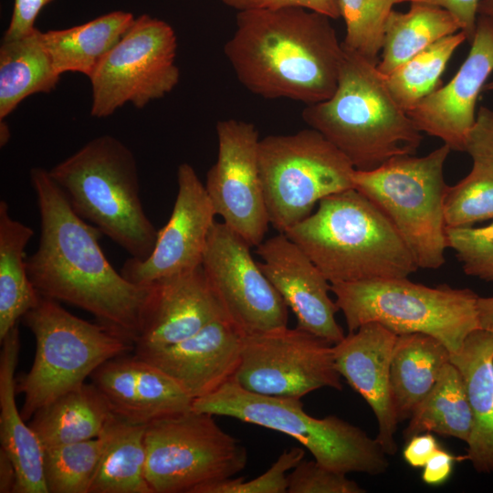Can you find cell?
Returning <instances> with one entry per match:
<instances>
[{
	"instance_id": "39",
	"label": "cell",
	"mask_w": 493,
	"mask_h": 493,
	"mask_svg": "<svg viewBox=\"0 0 493 493\" xmlns=\"http://www.w3.org/2000/svg\"><path fill=\"white\" fill-rule=\"evenodd\" d=\"M288 493H363L346 474L325 467L315 459L304 458L288 475Z\"/></svg>"
},
{
	"instance_id": "31",
	"label": "cell",
	"mask_w": 493,
	"mask_h": 493,
	"mask_svg": "<svg viewBox=\"0 0 493 493\" xmlns=\"http://www.w3.org/2000/svg\"><path fill=\"white\" fill-rule=\"evenodd\" d=\"M458 31L457 20L440 6L410 2L407 12L393 9L384 25L377 68L386 76L427 47Z\"/></svg>"
},
{
	"instance_id": "49",
	"label": "cell",
	"mask_w": 493,
	"mask_h": 493,
	"mask_svg": "<svg viewBox=\"0 0 493 493\" xmlns=\"http://www.w3.org/2000/svg\"><path fill=\"white\" fill-rule=\"evenodd\" d=\"M10 131L4 121H0V144L5 146L10 139Z\"/></svg>"
},
{
	"instance_id": "20",
	"label": "cell",
	"mask_w": 493,
	"mask_h": 493,
	"mask_svg": "<svg viewBox=\"0 0 493 493\" xmlns=\"http://www.w3.org/2000/svg\"><path fill=\"white\" fill-rule=\"evenodd\" d=\"M222 317L202 266L163 278L151 284L134 351L173 345Z\"/></svg>"
},
{
	"instance_id": "40",
	"label": "cell",
	"mask_w": 493,
	"mask_h": 493,
	"mask_svg": "<svg viewBox=\"0 0 493 493\" xmlns=\"http://www.w3.org/2000/svg\"><path fill=\"white\" fill-rule=\"evenodd\" d=\"M473 162L493 166V110L481 106L476 121L467 133L465 150Z\"/></svg>"
},
{
	"instance_id": "16",
	"label": "cell",
	"mask_w": 493,
	"mask_h": 493,
	"mask_svg": "<svg viewBox=\"0 0 493 493\" xmlns=\"http://www.w3.org/2000/svg\"><path fill=\"white\" fill-rule=\"evenodd\" d=\"M177 194L166 225L158 230L151 255L143 259L130 257L121 275L130 282L148 286L202 265L215 212L205 184L187 163L177 168Z\"/></svg>"
},
{
	"instance_id": "47",
	"label": "cell",
	"mask_w": 493,
	"mask_h": 493,
	"mask_svg": "<svg viewBox=\"0 0 493 493\" xmlns=\"http://www.w3.org/2000/svg\"><path fill=\"white\" fill-rule=\"evenodd\" d=\"M477 309L478 328L493 334V297H478Z\"/></svg>"
},
{
	"instance_id": "29",
	"label": "cell",
	"mask_w": 493,
	"mask_h": 493,
	"mask_svg": "<svg viewBox=\"0 0 493 493\" xmlns=\"http://www.w3.org/2000/svg\"><path fill=\"white\" fill-rule=\"evenodd\" d=\"M58 73L45 47L42 32L16 39H2L0 46V121H4L27 97L56 89Z\"/></svg>"
},
{
	"instance_id": "41",
	"label": "cell",
	"mask_w": 493,
	"mask_h": 493,
	"mask_svg": "<svg viewBox=\"0 0 493 493\" xmlns=\"http://www.w3.org/2000/svg\"><path fill=\"white\" fill-rule=\"evenodd\" d=\"M222 2L237 12L300 7L320 13L331 19L341 17L340 0H222Z\"/></svg>"
},
{
	"instance_id": "17",
	"label": "cell",
	"mask_w": 493,
	"mask_h": 493,
	"mask_svg": "<svg viewBox=\"0 0 493 493\" xmlns=\"http://www.w3.org/2000/svg\"><path fill=\"white\" fill-rule=\"evenodd\" d=\"M470 51L462 66L441 86L407 111L418 130L464 152L476 121L477 97L493 71V18L477 16Z\"/></svg>"
},
{
	"instance_id": "26",
	"label": "cell",
	"mask_w": 493,
	"mask_h": 493,
	"mask_svg": "<svg viewBox=\"0 0 493 493\" xmlns=\"http://www.w3.org/2000/svg\"><path fill=\"white\" fill-rule=\"evenodd\" d=\"M94 383H83L39 408L29 420L44 449L97 438L112 415Z\"/></svg>"
},
{
	"instance_id": "12",
	"label": "cell",
	"mask_w": 493,
	"mask_h": 493,
	"mask_svg": "<svg viewBox=\"0 0 493 493\" xmlns=\"http://www.w3.org/2000/svg\"><path fill=\"white\" fill-rule=\"evenodd\" d=\"M177 38L165 21L142 15L89 77L90 115L106 118L126 103L142 109L178 84Z\"/></svg>"
},
{
	"instance_id": "5",
	"label": "cell",
	"mask_w": 493,
	"mask_h": 493,
	"mask_svg": "<svg viewBox=\"0 0 493 493\" xmlns=\"http://www.w3.org/2000/svg\"><path fill=\"white\" fill-rule=\"evenodd\" d=\"M73 210L131 257L147 258L158 230L144 212L131 151L119 139L98 136L48 171Z\"/></svg>"
},
{
	"instance_id": "27",
	"label": "cell",
	"mask_w": 493,
	"mask_h": 493,
	"mask_svg": "<svg viewBox=\"0 0 493 493\" xmlns=\"http://www.w3.org/2000/svg\"><path fill=\"white\" fill-rule=\"evenodd\" d=\"M134 19L130 12L111 11L79 26L42 32V38L58 74L78 72L89 78Z\"/></svg>"
},
{
	"instance_id": "50",
	"label": "cell",
	"mask_w": 493,
	"mask_h": 493,
	"mask_svg": "<svg viewBox=\"0 0 493 493\" xmlns=\"http://www.w3.org/2000/svg\"><path fill=\"white\" fill-rule=\"evenodd\" d=\"M493 90V80L487 82L483 87V91H492Z\"/></svg>"
},
{
	"instance_id": "33",
	"label": "cell",
	"mask_w": 493,
	"mask_h": 493,
	"mask_svg": "<svg viewBox=\"0 0 493 493\" xmlns=\"http://www.w3.org/2000/svg\"><path fill=\"white\" fill-rule=\"evenodd\" d=\"M467 41L463 31L441 38L384 76L393 98L405 112L439 89L441 76L456 49Z\"/></svg>"
},
{
	"instance_id": "23",
	"label": "cell",
	"mask_w": 493,
	"mask_h": 493,
	"mask_svg": "<svg viewBox=\"0 0 493 493\" xmlns=\"http://www.w3.org/2000/svg\"><path fill=\"white\" fill-rule=\"evenodd\" d=\"M0 441L16 471L14 493H48L43 470L44 447L16 404L15 371L20 349L18 325L1 341Z\"/></svg>"
},
{
	"instance_id": "9",
	"label": "cell",
	"mask_w": 493,
	"mask_h": 493,
	"mask_svg": "<svg viewBox=\"0 0 493 493\" xmlns=\"http://www.w3.org/2000/svg\"><path fill=\"white\" fill-rule=\"evenodd\" d=\"M451 151L444 143L425 156H396L353 173L354 188L390 220L418 268L437 269L446 262L444 166Z\"/></svg>"
},
{
	"instance_id": "28",
	"label": "cell",
	"mask_w": 493,
	"mask_h": 493,
	"mask_svg": "<svg viewBox=\"0 0 493 493\" xmlns=\"http://www.w3.org/2000/svg\"><path fill=\"white\" fill-rule=\"evenodd\" d=\"M145 425L112 414L100 438L102 447L89 493H152L145 478Z\"/></svg>"
},
{
	"instance_id": "10",
	"label": "cell",
	"mask_w": 493,
	"mask_h": 493,
	"mask_svg": "<svg viewBox=\"0 0 493 493\" xmlns=\"http://www.w3.org/2000/svg\"><path fill=\"white\" fill-rule=\"evenodd\" d=\"M258 164L269 224L278 233L308 217L322 198L354 188L355 168L312 128L260 139Z\"/></svg>"
},
{
	"instance_id": "1",
	"label": "cell",
	"mask_w": 493,
	"mask_h": 493,
	"mask_svg": "<svg viewBox=\"0 0 493 493\" xmlns=\"http://www.w3.org/2000/svg\"><path fill=\"white\" fill-rule=\"evenodd\" d=\"M30 183L40 216L37 248L26 259L31 283L42 297L91 313L134 345L151 285L133 284L114 269L99 244L102 233L73 210L48 171L32 168Z\"/></svg>"
},
{
	"instance_id": "46",
	"label": "cell",
	"mask_w": 493,
	"mask_h": 493,
	"mask_svg": "<svg viewBox=\"0 0 493 493\" xmlns=\"http://www.w3.org/2000/svg\"><path fill=\"white\" fill-rule=\"evenodd\" d=\"M16 471L12 459L0 447V493H14Z\"/></svg>"
},
{
	"instance_id": "22",
	"label": "cell",
	"mask_w": 493,
	"mask_h": 493,
	"mask_svg": "<svg viewBox=\"0 0 493 493\" xmlns=\"http://www.w3.org/2000/svg\"><path fill=\"white\" fill-rule=\"evenodd\" d=\"M395 333L378 322H368L334 344L336 369L369 404L377 420V440L386 455L397 452L394 435L399 423L390 386Z\"/></svg>"
},
{
	"instance_id": "6",
	"label": "cell",
	"mask_w": 493,
	"mask_h": 493,
	"mask_svg": "<svg viewBox=\"0 0 493 493\" xmlns=\"http://www.w3.org/2000/svg\"><path fill=\"white\" fill-rule=\"evenodd\" d=\"M330 289L349 332L378 322L396 335H431L455 353L479 329L478 296L469 288L428 287L404 277L333 283Z\"/></svg>"
},
{
	"instance_id": "43",
	"label": "cell",
	"mask_w": 493,
	"mask_h": 493,
	"mask_svg": "<svg viewBox=\"0 0 493 493\" xmlns=\"http://www.w3.org/2000/svg\"><path fill=\"white\" fill-rule=\"evenodd\" d=\"M480 0H404V2H422L440 6L450 12L457 20L461 31L471 43L477 19V8Z\"/></svg>"
},
{
	"instance_id": "38",
	"label": "cell",
	"mask_w": 493,
	"mask_h": 493,
	"mask_svg": "<svg viewBox=\"0 0 493 493\" xmlns=\"http://www.w3.org/2000/svg\"><path fill=\"white\" fill-rule=\"evenodd\" d=\"M304 456L305 452L301 447H291L283 451L266 472L252 480L231 477L204 487L199 493H286L287 472L293 469Z\"/></svg>"
},
{
	"instance_id": "34",
	"label": "cell",
	"mask_w": 493,
	"mask_h": 493,
	"mask_svg": "<svg viewBox=\"0 0 493 493\" xmlns=\"http://www.w3.org/2000/svg\"><path fill=\"white\" fill-rule=\"evenodd\" d=\"M101 447L97 437L45 449L43 470L48 493H89Z\"/></svg>"
},
{
	"instance_id": "37",
	"label": "cell",
	"mask_w": 493,
	"mask_h": 493,
	"mask_svg": "<svg viewBox=\"0 0 493 493\" xmlns=\"http://www.w3.org/2000/svg\"><path fill=\"white\" fill-rule=\"evenodd\" d=\"M446 237L467 275L493 281V223L481 227H446Z\"/></svg>"
},
{
	"instance_id": "32",
	"label": "cell",
	"mask_w": 493,
	"mask_h": 493,
	"mask_svg": "<svg viewBox=\"0 0 493 493\" xmlns=\"http://www.w3.org/2000/svg\"><path fill=\"white\" fill-rule=\"evenodd\" d=\"M409 420L404 431L406 440L421 433L434 432L468 442L473 427L472 413L462 375L451 362Z\"/></svg>"
},
{
	"instance_id": "30",
	"label": "cell",
	"mask_w": 493,
	"mask_h": 493,
	"mask_svg": "<svg viewBox=\"0 0 493 493\" xmlns=\"http://www.w3.org/2000/svg\"><path fill=\"white\" fill-rule=\"evenodd\" d=\"M0 201V341L23 316L37 306L41 295L31 283L25 249L34 230L14 219Z\"/></svg>"
},
{
	"instance_id": "35",
	"label": "cell",
	"mask_w": 493,
	"mask_h": 493,
	"mask_svg": "<svg viewBox=\"0 0 493 493\" xmlns=\"http://www.w3.org/2000/svg\"><path fill=\"white\" fill-rule=\"evenodd\" d=\"M446 227L472 226L493 218V166L473 162L469 173L446 189L444 200Z\"/></svg>"
},
{
	"instance_id": "42",
	"label": "cell",
	"mask_w": 493,
	"mask_h": 493,
	"mask_svg": "<svg viewBox=\"0 0 493 493\" xmlns=\"http://www.w3.org/2000/svg\"><path fill=\"white\" fill-rule=\"evenodd\" d=\"M53 0H15L8 27L2 39H16L31 34L36 19L45 5Z\"/></svg>"
},
{
	"instance_id": "18",
	"label": "cell",
	"mask_w": 493,
	"mask_h": 493,
	"mask_svg": "<svg viewBox=\"0 0 493 493\" xmlns=\"http://www.w3.org/2000/svg\"><path fill=\"white\" fill-rule=\"evenodd\" d=\"M257 247L259 267L297 319V327L337 344L344 337L335 315L340 310L330 297V282L284 233Z\"/></svg>"
},
{
	"instance_id": "14",
	"label": "cell",
	"mask_w": 493,
	"mask_h": 493,
	"mask_svg": "<svg viewBox=\"0 0 493 493\" xmlns=\"http://www.w3.org/2000/svg\"><path fill=\"white\" fill-rule=\"evenodd\" d=\"M251 247L224 222L215 221L201 265L226 317L244 336L288 326V306Z\"/></svg>"
},
{
	"instance_id": "3",
	"label": "cell",
	"mask_w": 493,
	"mask_h": 493,
	"mask_svg": "<svg viewBox=\"0 0 493 493\" xmlns=\"http://www.w3.org/2000/svg\"><path fill=\"white\" fill-rule=\"evenodd\" d=\"M343 48L334 93L305 106V123L337 147L355 170H373L393 157L414 154L422 131L393 98L377 63Z\"/></svg>"
},
{
	"instance_id": "19",
	"label": "cell",
	"mask_w": 493,
	"mask_h": 493,
	"mask_svg": "<svg viewBox=\"0 0 493 493\" xmlns=\"http://www.w3.org/2000/svg\"><path fill=\"white\" fill-rule=\"evenodd\" d=\"M117 417L140 425L193 409V399L167 373L138 354L111 358L90 375Z\"/></svg>"
},
{
	"instance_id": "4",
	"label": "cell",
	"mask_w": 493,
	"mask_h": 493,
	"mask_svg": "<svg viewBox=\"0 0 493 493\" xmlns=\"http://www.w3.org/2000/svg\"><path fill=\"white\" fill-rule=\"evenodd\" d=\"M285 234L330 284L404 278L418 268L390 220L355 188L322 198Z\"/></svg>"
},
{
	"instance_id": "2",
	"label": "cell",
	"mask_w": 493,
	"mask_h": 493,
	"mask_svg": "<svg viewBox=\"0 0 493 493\" xmlns=\"http://www.w3.org/2000/svg\"><path fill=\"white\" fill-rule=\"evenodd\" d=\"M330 19L300 7L239 11L224 53L251 93L321 102L337 88L344 53Z\"/></svg>"
},
{
	"instance_id": "21",
	"label": "cell",
	"mask_w": 493,
	"mask_h": 493,
	"mask_svg": "<svg viewBox=\"0 0 493 493\" xmlns=\"http://www.w3.org/2000/svg\"><path fill=\"white\" fill-rule=\"evenodd\" d=\"M243 338L238 329L222 317L178 343L135 353L167 373L195 400L234 377Z\"/></svg>"
},
{
	"instance_id": "36",
	"label": "cell",
	"mask_w": 493,
	"mask_h": 493,
	"mask_svg": "<svg viewBox=\"0 0 493 493\" xmlns=\"http://www.w3.org/2000/svg\"><path fill=\"white\" fill-rule=\"evenodd\" d=\"M404 0H340L341 16L346 26L342 46L378 63L383 28L393 6Z\"/></svg>"
},
{
	"instance_id": "8",
	"label": "cell",
	"mask_w": 493,
	"mask_h": 493,
	"mask_svg": "<svg viewBox=\"0 0 493 493\" xmlns=\"http://www.w3.org/2000/svg\"><path fill=\"white\" fill-rule=\"evenodd\" d=\"M22 320L37 344L29 372L16 380V393L24 396L20 414L26 421L81 386L108 360L134 350L129 340L100 323L74 316L49 298L41 296Z\"/></svg>"
},
{
	"instance_id": "44",
	"label": "cell",
	"mask_w": 493,
	"mask_h": 493,
	"mask_svg": "<svg viewBox=\"0 0 493 493\" xmlns=\"http://www.w3.org/2000/svg\"><path fill=\"white\" fill-rule=\"evenodd\" d=\"M439 448L437 440L430 432L421 433L408 439L403 456L409 466L421 468Z\"/></svg>"
},
{
	"instance_id": "45",
	"label": "cell",
	"mask_w": 493,
	"mask_h": 493,
	"mask_svg": "<svg viewBox=\"0 0 493 493\" xmlns=\"http://www.w3.org/2000/svg\"><path fill=\"white\" fill-rule=\"evenodd\" d=\"M462 460L464 456H455L439 448L425 465L422 480L432 486L441 485L450 477L455 462Z\"/></svg>"
},
{
	"instance_id": "24",
	"label": "cell",
	"mask_w": 493,
	"mask_h": 493,
	"mask_svg": "<svg viewBox=\"0 0 493 493\" xmlns=\"http://www.w3.org/2000/svg\"><path fill=\"white\" fill-rule=\"evenodd\" d=\"M451 362L460 372L473 427L465 460L479 473L493 472V334L477 329L461 349L451 353Z\"/></svg>"
},
{
	"instance_id": "48",
	"label": "cell",
	"mask_w": 493,
	"mask_h": 493,
	"mask_svg": "<svg viewBox=\"0 0 493 493\" xmlns=\"http://www.w3.org/2000/svg\"><path fill=\"white\" fill-rule=\"evenodd\" d=\"M477 16L493 18V0H480L477 8Z\"/></svg>"
},
{
	"instance_id": "25",
	"label": "cell",
	"mask_w": 493,
	"mask_h": 493,
	"mask_svg": "<svg viewBox=\"0 0 493 493\" xmlns=\"http://www.w3.org/2000/svg\"><path fill=\"white\" fill-rule=\"evenodd\" d=\"M451 352L438 339L425 333L397 336L392 354L390 386L398 422L409 419L434 388Z\"/></svg>"
},
{
	"instance_id": "11",
	"label": "cell",
	"mask_w": 493,
	"mask_h": 493,
	"mask_svg": "<svg viewBox=\"0 0 493 493\" xmlns=\"http://www.w3.org/2000/svg\"><path fill=\"white\" fill-rule=\"evenodd\" d=\"M213 416L192 409L145 426V478L152 493H199L246 467V446Z\"/></svg>"
},
{
	"instance_id": "7",
	"label": "cell",
	"mask_w": 493,
	"mask_h": 493,
	"mask_svg": "<svg viewBox=\"0 0 493 493\" xmlns=\"http://www.w3.org/2000/svg\"><path fill=\"white\" fill-rule=\"evenodd\" d=\"M193 410L228 416L289 435L314 459L339 473L383 474L389 466L377 438L336 416L316 418L307 414L300 399L257 394L233 378L214 393L193 401Z\"/></svg>"
},
{
	"instance_id": "15",
	"label": "cell",
	"mask_w": 493,
	"mask_h": 493,
	"mask_svg": "<svg viewBox=\"0 0 493 493\" xmlns=\"http://www.w3.org/2000/svg\"><path fill=\"white\" fill-rule=\"evenodd\" d=\"M216 162L206 173L205 189L216 215L251 246H258L269 220L258 164L259 135L247 121L216 124Z\"/></svg>"
},
{
	"instance_id": "13",
	"label": "cell",
	"mask_w": 493,
	"mask_h": 493,
	"mask_svg": "<svg viewBox=\"0 0 493 493\" xmlns=\"http://www.w3.org/2000/svg\"><path fill=\"white\" fill-rule=\"evenodd\" d=\"M334 344L298 327L246 335L233 380L266 396L301 399L320 388L342 390Z\"/></svg>"
}]
</instances>
